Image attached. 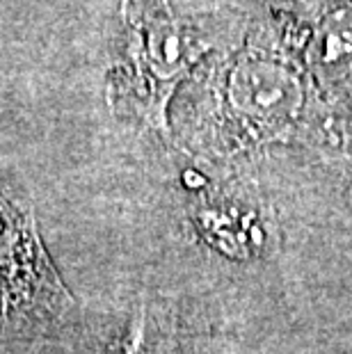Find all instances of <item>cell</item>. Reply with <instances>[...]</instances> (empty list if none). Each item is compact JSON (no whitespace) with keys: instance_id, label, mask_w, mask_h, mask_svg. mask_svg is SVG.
<instances>
[{"instance_id":"277c9868","label":"cell","mask_w":352,"mask_h":354,"mask_svg":"<svg viewBox=\"0 0 352 354\" xmlns=\"http://www.w3.org/2000/svg\"><path fill=\"white\" fill-rule=\"evenodd\" d=\"M316 57L320 64L348 66L352 59V7L327 14L316 32Z\"/></svg>"},{"instance_id":"3957f363","label":"cell","mask_w":352,"mask_h":354,"mask_svg":"<svg viewBox=\"0 0 352 354\" xmlns=\"http://www.w3.org/2000/svg\"><path fill=\"white\" fill-rule=\"evenodd\" d=\"M236 101L254 117H286L299 101L295 78L279 64L250 62L236 73Z\"/></svg>"},{"instance_id":"6da1fadb","label":"cell","mask_w":352,"mask_h":354,"mask_svg":"<svg viewBox=\"0 0 352 354\" xmlns=\"http://www.w3.org/2000/svg\"><path fill=\"white\" fill-rule=\"evenodd\" d=\"M59 295L66 290L46 266L39 238L30 222H24L21 210L0 194V308H53Z\"/></svg>"},{"instance_id":"7a4b0ae2","label":"cell","mask_w":352,"mask_h":354,"mask_svg":"<svg viewBox=\"0 0 352 354\" xmlns=\"http://www.w3.org/2000/svg\"><path fill=\"white\" fill-rule=\"evenodd\" d=\"M133 76L142 82L145 110L151 122L163 126L165 101L176 78L188 69L192 53L183 30L172 21L169 14H149L133 30L129 46Z\"/></svg>"}]
</instances>
